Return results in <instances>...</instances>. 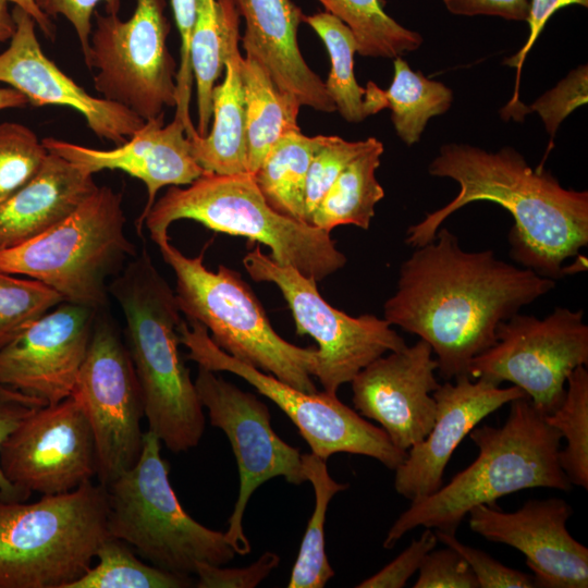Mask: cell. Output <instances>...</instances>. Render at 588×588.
Instances as JSON below:
<instances>
[{
  "label": "cell",
  "instance_id": "30bf717a",
  "mask_svg": "<svg viewBox=\"0 0 588 588\" xmlns=\"http://www.w3.org/2000/svg\"><path fill=\"white\" fill-rule=\"evenodd\" d=\"M166 0H136L132 16L94 13L86 66L95 89L143 120L176 105L177 65L167 46Z\"/></svg>",
  "mask_w": 588,
  "mask_h": 588
},
{
  "label": "cell",
  "instance_id": "d4e9b609",
  "mask_svg": "<svg viewBox=\"0 0 588 588\" xmlns=\"http://www.w3.org/2000/svg\"><path fill=\"white\" fill-rule=\"evenodd\" d=\"M93 175L49 152L37 174L0 204V250L23 244L69 217L98 188Z\"/></svg>",
  "mask_w": 588,
  "mask_h": 588
},
{
  "label": "cell",
  "instance_id": "4fadbf2b",
  "mask_svg": "<svg viewBox=\"0 0 588 588\" xmlns=\"http://www.w3.org/2000/svg\"><path fill=\"white\" fill-rule=\"evenodd\" d=\"M495 343L469 364L468 377L522 389L543 415L564 400L569 373L588 364L584 311L556 307L544 318L513 315L497 328Z\"/></svg>",
  "mask_w": 588,
  "mask_h": 588
},
{
  "label": "cell",
  "instance_id": "816d5d0a",
  "mask_svg": "<svg viewBox=\"0 0 588 588\" xmlns=\"http://www.w3.org/2000/svg\"><path fill=\"white\" fill-rule=\"evenodd\" d=\"M27 105V98L19 90L12 87L0 88V111L7 109L23 108Z\"/></svg>",
  "mask_w": 588,
  "mask_h": 588
},
{
  "label": "cell",
  "instance_id": "e0dca14e",
  "mask_svg": "<svg viewBox=\"0 0 588 588\" xmlns=\"http://www.w3.org/2000/svg\"><path fill=\"white\" fill-rule=\"evenodd\" d=\"M99 311L64 301L46 313L0 350V384L47 404L71 396Z\"/></svg>",
  "mask_w": 588,
  "mask_h": 588
},
{
  "label": "cell",
  "instance_id": "3957f363",
  "mask_svg": "<svg viewBox=\"0 0 588 588\" xmlns=\"http://www.w3.org/2000/svg\"><path fill=\"white\" fill-rule=\"evenodd\" d=\"M109 294L124 319L123 340L140 387L148 430L173 453L197 446L205 415L179 351L181 310L146 248L110 282Z\"/></svg>",
  "mask_w": 588,
  "mask_h": 588
},
{
  "label": "cell",
  "instance_id": "ab89813d",
  "mask_svg": "<svg viewBox=\"0 0 588 588\" xmlns=\"http://www.w3.org/2000/svg\"><path fill=\"white\" fill-rule=\"evenodd\" d=\"M438 541L457 551L470 566L479 588H534L532 575L507 567L474 547L462 543L454 532L434 529Z\"/></svg>",
  "mask_w": 588,
  "mask_h": 588
},
{
  "label": "cell",
  "instance_id": "4dcf8cb0",
  "mask_svg": "<svg viewBox=\"0 0 588 588\" xmlns=\"http://www.w3.org/2000/svg\"><path fill=\"white\" fill-rule=\"evenodd\" d=\"M317 1L351 29L362 57L394 59L417 50L424 41L418 32L390 16L382 0Z\"/></svg>",
  "mask_w": 588,
  "mask_h": 588
},
{
  "label": "cell",
  "instance_id": "6da1fadb",
  "mask_svg": "<svg viewBox=\"0 0 588 588\" xmlns=\"http://www.w3.org/2000/svg\"><path fill=\"white\" fill-rule=\"evenodd\" d=\"M555 284L491 249L467 252L453 232L440 228L401 264L383 318L427 342L448 381L468 376L470 362L495 343L499 323Z\"/></svg>",
  "mask_w": 588,
  "mask_h": 588
},
{
  "label": "cell",
  "instance_id": "ee69618b",
  "mask_svg": "<svg viewBox=\"0 0 588 588\" xmlns=\"http://www.w3.org/2000/svg\"><path fill=\"white\" fill-rule=\"evenodd\" d=\"M280 556L267 551L246 567L226 568L221 565L198 563L196 587L198 588H254L279 565Z\"/></svg>",
  "mask_w": 588,
  "mask_h": 588
},
{
  "label": "cell",
  "instance_id": "681fc988",
  "mask_svg": "<svg viewBox=\"0 0 588 588\" xmlns=\"http://www.w3.org/2000/svg\"><path fill=\"white\" fill-rule=\"evenodd\" d=\"M9 3H13L15 7L24 10L29 14L36 24L39 26L42 34L53 40L56 37V30L50 17H48L41 10L37 7L34 0H5Z\"/></svg>",
  "mask_w": 588,
  "mask_h": 588
},
{
  "label": "cell",
  "instance_id": "d590c367",
  "mask_svg": "<svg viewBox=\"0 0 588 588\" xmlns=\"http://www.w3.org/2000/svg\"><path fill=\"white\" fill-rule=\"evenodd\" d=\"M64 301L38 280L0 271V350Z\"/></svg>",
  "mask_w": 588,
  "mask_h": 588
},
{
  "label": "cell",
  "instance_id": "7c38bea8",
  "mask_svg": "<svg viewBox=\"0 0 588 588\" xmlns=\"http://www.w3.org/2000/svg\"><path fill=\"white\" fill-rule=\"evenodd\" d=\"M256 282L275 284L295 322L296 334L310 335L318 344L316 378L323 391L340 387L378 357L406 346L384 319L365 314L352 317L332 307L319 293L317 281L290 266H281L257 246L242 260Z\"/></svg>",
  "mask_w": 588,
  "mask_h": 588
},
{
  "label": "cell",
  "instance_id": "7bdbcfd3",
  "mask_svg": "<svg viewBox=\"0 0 588 588\" xmlns=\"http://www.w3.org/2000/svg\"><path fill=\"white\" fill-rule=\"evenodd\" d=\"M438 538L434 529L426 528L418 539L400 553L378 573L358 584L357 588H402L419 569L425 556L436 548Z\"/></svg>",
  "mask_w": 588,
  "mask_h": 588
},
{
  "label": "cell",
  "instance_id": "83f0119b",
  "mask_svg": "<svg viewBox=\"0 0 588 588\" xmlns=\"http://www.w3.org/2000/svg\"><path fill=\"white\" fill-rule=\"evenodd\" d=\"M383 151V144L375 137L372 144L341 171L314 210L309 224L329 233L340 225L368 230L376 205L384 197V189L376 177Z\"/></svg>",
  "mask_w": 588,
  "mask_h": 588
},
{
  "label": "cell",
  "instance_id": "8992f818",
  "mask_svg": "<svg viewBox=\"0 0 588 588\" xmlns=\"http://www.w3.org/2000/svg\"><path fill=\"white\" fill-rule=\"evenodd\" d=\"M175 275V297L186 320L203 324L213 343L232 357L304 392H317L319 356L280 336L249 284L223 265L217 272L204 265V252L185 256L169 235L155 242Z\"/></svg>",
  "mask_w": 588,
  "mask_h": 588
},
{
  "label": "cell",
  "instance_id": "f5cc1de1",
  "mask_svg": "<svg viewBox=\"0 0 588 588\" xmlns=\"http://www.w3.org/2000/svg\"><path fill=\"white\" fill-rule=\"evenodd\" d=\"M0 501H8V500L5 499V497H4V494H3V491H2V489H1V487H0ZM8 502H9V501H8Z\"/></svg>",
  "mask_w": 588,
  "mask_h": 588
},
{
  "label": "cell",
  "instance_id": "d6986e66",
  "mask_svg": "<svg viewBox=\"0 0 588 588\" xmlns=\"http://www.w3.org/2000/svg\"><path fill=\"white\" fill-rule=\"evenodd\" d=\"M572 514L566 501L551 498L529 500L515 512L481 504L467 515L474 532L525 555L536 587L587 588L588 548L566 528Z\"/></svg>",
  "mask_w": 588,
  "mask_h": 588
},
{
  "label": "cell",
  "instance_id": "f546056e",
  "mask_svg": "<svg viewBox=\"0 0 588 588\" xmlns=\"http://www.w3.org/2000/svg\"><path fill=\"white\" fill-rule=\"evenodd\" d=\"M303 471L313 485L315 507L302 539L287 588H322L334 576L324 552V522L333 495L347 485L335 481L329 474L326 460L314 453L301 455Z\"/></svg>",
  "mask_w": 588,
  "mask_h": 588
},
{
  "label": "cell",
  "instance_id": "f907efd6",
  "mask_svg": "<svg viewBox=\"0 0 588 588\" xmlns=\"http://www.w3.org/2000/svg\"><path fill=\"white\" fill-rule=\"evenodd\" d=\"M16 29L12 12L9 10V2L0 0V42L12 38Z\"/></svg>",
  "mask_w": 588,
  "mask_h": 588
},
{
  "label": "cell",
  "instance_id": "5b68a950",
  "mask_svg": "<svg viewBox=\"0 0 588 588\" xmlns=\"http://www.w3.org/2000/svg\"><path fill=\"white\" fill-rule=\"evenodd\" d=\"M182 219L209 230L264 244L270 258L321 281L342 269L347 259L329 232L274 210L249 173L221 175L204 172L186 187L170 186L155 201L144 228L156 242Z\"/></svg>",
  "mask_w": 588,
  "mask_h": 588
},
{
  "label": "cell",
  "instance_id": "277c9868",
  "mask_svg": "<svg viewBox=\"0 0 588 588\" xmlns=\"http://www.w3.org/2000/svg\"><path fill=\"white\" fill-rule=\"evenodd\" d=\"M501 427H475L469 438L478 455L432 494L411 502L389 529L384 549H392L408 531L432 528L456 531L477 505L495 502L516 491L551 488L569 491L572 483L559 462L561 434L527 396L513 400Z\"/></svg>",
  "mask_w": 588,
  "mask_h": 588
},
{
  "label": "cell",
  "instance_id": "603a6c76",
  "mask_svg": "<svg viewBox=\"0 0 588 588\" xmlns=\"http://www.w3.org/2000/svg\"><path fill=\"white\" fill-rule=\"evenodd\" d=\"M245 32L240 38L245 56L255 59L283 93L302 106L335 111L324 82L305 61L297 42L304 13L292 0H233Z\"/></svg>",
  "mask_w": 588,
  "mask_h": 588
},
{
  "label": "cell",
  "instance_id": "f6af8a7d",
  "mask_svg": "<svg viewBox=\"0 0 588 588\" xmlns=\"http://www.w3.org/2000/svg\"><path fill=\"white\" fill-rule=\"evenodd\" d=\"M174 21L180 33V64L176 73V105L175 117L188 121L191 119L189 103L193 86L191 64V34L195 19L196 0H171Z\"/></svg>",
  "mask_w": 588,
  "mask_h": 588
},
{
  "label": "cell",
  "instance_id": "bcb514c9",
  "mask_svg": "<svg viewBox=\"0 0 588 588\" xmlns=\"http://www.w3.org/2000/svg\"><path fill=\"white\" fill-rule=\"evenodd\" d=\"M569 5H579L587 8L588 0H529V12L526 21L529 30L527 39L515 54L504 60V64L517 70V78L513 98L504 108H502V114L511 115L516 112L523 105L522 102H519L518 83L520 70L526 60V57L534 47L535 42L537 41L538 37L542 33L546 24L552 17V15L559 10Z\"/></svg>",
  "mask_w": 588,
  "mask_h": 588
},
{
  "label": "cell",
  "instance_id": "4316f807",
  "mask_svg": "<svg viewBox=\"0 0 588 588\" xmlns=\"http://www.w3.org/2000/svg\"><path fill=\"white\" fill-rule=\"evenodd\" d=\"M245 98L247 167L253 175L272 145L284 134L301 130L297 117L302 105L280 90L252 57L241 60Z\"/></svg>",
  "mask_w": 588,
  "mask_h": 588
},
{
  "label": "cell",
  "instance_id": "d6a6232c",
  "mask_svg": "<svg viewBox=\"0 0 588 588\" xmlns=\"http://www.w3.org/2000/svg\"><path fill=\"white\" fill-rule=\"evenodd\" d=\"M97 564L69 588H184L189 575L171 573L140 561L124 541L109 535L97 549Z\"/></svg>",
  "mask_w": 588,
  "mask_h": 588
},
{
  "label": "cell",
  "instance_id": "7dc6e473",
  "mask_svg": "<svg viewBox=\"0 0 588 588\" xmlns=\"http://www.w3.org/2000/svg\"><path fill=\"white\" fill-rule=\"evenodd\" d=\"M48 17L64 16L73 26L83 52L88 57L89 39L93 30L91 16L96 7L105 3L107 14H119L121 0H34Z\"/></svg>",
  "mask_w": 588,
  "mask_h": 588
},
{
  "label": "cell",
  "instance_id": "484cf974",
  "mask_svg": "<svg viewBox=\"0 0 588 588\" xmlns=\"http://www.w3.org/2000/svg\"><path fill=\"white\" fill-rule=\"evenodd\" d=\"M394 75L388 89L373 82L366 87V97L378 113L388 108L396 135L407 146L420 140L429 120L445 113L453 103V91L439 81L414 71L401 57L393 60Z\"/></svg>",
  "mask_w": 588,
  "mask_h": 588
},
{
  "label": "cell",
  "instance_id": "8fae6325",
  "mask_svg": "<svg viewBox=\"0 0 588 588\" xmlns=\"http://www.w3.org/2000/svg\"><path fill=\"white\" fill-rule=\"evenodd\" d=\"M179 340L188 350L187 359L215 372L234 373L275 403L296 426L311 453L327 461L336 453L359 454L376 458L391 470L405 460L407 452L395 448L381 428L342 403L336 394L301 391L232 357L213 343L197 321L183 319Z\"/></svg>",
  "mask_w": 588,
  "mask_h": 588
},
{
  "label": "cell",
  "instance_id": "ba28073f",
  "mask_svg": "<svg viewBox=\"0 0 588 588\" xmlns=\"http://www.w3.org/2000/svg\"><path fill=\"white\" fill-rule=\"evenodd\" d=\"M125 222L122 195L98 186L57 225L0 250V271L38 280L66 302L106 309L109 279L137 255Z\"/></svg>",
  "mask_w": 588,
  "mask_h": 588
},
{
  "label": "cell",
  "instance_id": "c3c4849f",
  "mask_svg": "<svg viewBox=\"0 0 588 588\" xmlns=\"http://www.w3.org/2000/svg\"><path fill=\"white\" fill-rule=\"evenodd\" d=\"M445 9L461 16H498L507 21L526 22L529 0H442Z\"/></svg>",
  "mask_w": 588,
  "mask_h": 588
},
{
  "label": "cell",
  "instance_id": "9c48e42d",
  "mask_svg": "<svg viewBox=\"0 0 588 588\" xmlns=\"http://www.w3.org/2000/svg\"><path fill=\"white\" fill-rule=\"evenodd\" d=\"M161 441L147 430L135 465L106 487L109 534L161 569L195 574L198 563L224 565L235 558L224 532L184 511L170 483Z\"/></svg>",
  "mask_w": 588,
  "mask_h": 588
},
{
  "label": "cell",
  "instance_id": "e575fe53",
  "mask_svg": "<svg viewBox=\"0 0 588 588\" xmlns=\"http://www.w3.org/2000/svg\"><path fill=\"white\" fill-rule=\"evenodd\" d=\"M561 405L544 415L546 421L566 440L559 451V462L572 485L588 488V371L574 369L566 381Z\"/></svg>",
  "mask_w": 588,
  "mask_h": 588
},
{
  "label": "cell",
  "instance_id": "60d3db41",
  "mask_svg": "<svg viewBox=\"0 0 588 588\" xmlns=\"http://www.w3.org/2000/svg\"><path fill=\"white\" fill-rule=\"evenodd\" d=\"M414 588H478L465 559L454 549L431 550L424 559Z\"/></svg>",
  "mask_w": 588,
  "mask_h": 588
},
{
  "label": "cell",
  "instance_id": "ffe728a7",
  "mask_svg": "<svg viewBox=\"0 0 588 588\" xmlns=\"http://www.w3.org/2000/svg\"><path fill=\"white\" fill-rule=\"evenodd\" d=\"M16 29L9 47L0 53V82L22 93L28 103L64 106L78 111L93 133L117 146L139 130L145 120L126 107L95 97L75 83L42 51L36 22L24 10L13 8Z\"/></svg>",
  "mask_w": 588,
  "mask_h": 588
},
{
  "label": "cell",
  "instance_id": "f35d334b",
  "mask_svg": "<svg viewBox=\"0 0 588 588\" xmlns=\"http://www.w3.org/2000/svg\"><path fill=\"white\" fill-rule=\"evenodd\" d=\"M587 101L588 66L580 64L530 106H524L522 117L529 112L538 113L552 143L561 123Z\"/></svg>",
  "mask_w": 588,
  "mask_h": 588
},
{
  "label": "cell",
  "instance_id": "836d02e7",
  "mask_svg": "<svg viewBox=\"0 0 588 588\" xmlns=\"http://www.w3.org/2000/svg\"><path fill=\"white\" fill-rule=\"evenodd\" d=\"M191 64L196 84L199 136L209 132L212 90L223 69L222 17L218 0H196L189 44Z\"/></svg>",
  "mask_w": 588,
  "mask_h": 588
},
{
  "label": "cell",
  "instance_id": "2e32d148",
  "mask_svg": "<svg viewBox=\"0 0 588 588\" xmlns=\"http://www.w3.org/2000/svg\"><path fill=\"white\" fill-rule=\"evenodd\" d=\"M0 467L17 490L52 495L91 481L98 473L94 433L73 395L40 407L0 449Z\"/></svg>",
  "mask_w": 588,
  "mask_h": 588
},
{
  "label": "cell",
  "instance_id": "9a60e30c",
  "mask_svg": "<svg viewBox=\"0 0 588 588\" xmlns=\"http://www.w3.org/2000/svg\"><path fill=\"white\" fill-rule=\"evenodd\" d=\"M194 383L210 424L225 433L236 458L240 489L224 537L235 553L245 555L252 550L243 529L250 497L274 477L293 485L307 481L302 454L273 431L270 412L255 394L199 366Z\"/></svg>",
  "mask_w": 588,
  "mask_h": 588
},
{
  "label": "cell",
  "instance_id": "b9f144b4",
  "mask_svg": "<svg viewBox=\"0 0 588 588\" xmlns=\"http://www.w3.org/2000/svg\"><path fill=\"white\" fill-rule=\"evenodd\" d=\"M48 405L45 401L8 385L0 384V449L8 438L33 413ZM0 487L9 502H25L28 495L15 489L0 467Z\"/></svg>",
  "mask_w": 588,
  "mask_h": 588
},
{
  "label": "cell",
  "instance_id": "52a82bcc",
  "mask_svg": "<svg viewBox=\"0 0 588 588\" xmlns=\"http://www.w3.org/2000/svg\"><path fill=\"white\" fill-rule=\"evenodd\" d=\"M109 535L100 483L33 503L0 501V588H69Z\"/></svg>",
  "mask_w": 588,
  "mask_h": 588
},
{
  "label": "cell",
  "instance_id": "8d00e7d4",
  "mask_svg": "<svg viewBox=\"0 0 588 588\" xmlns=\"http://www.w3.org/2000/svg\"><path fill=\"white\" fill-rule=\"evenodd\" d=\"M48 154L42 140L26 125L0 123V204L37 174Z\"/></svg>",
  "mask_w": 588,
  "mask_h": 588
},
{
  "label": "cell",
  "instance_id": "7402d4cb",
  "mask_svg": "<svg viewBox=\"0 0 588 588\" xmlns=\"http://www.w3.org/2000/svg\"><path fill=\"white\" fill-rule=\"evenodd\" d=\"M41 140L49 152L69 160L87 173L120 170L140 180L147 188V201L136 221L138 235L143 234L145 218L159 189L188 185L204 173L192 155L185 126L177 119L164 124V114L146 120L131 138L109 150L54 137Z\"/></svg>",
  "mask_w": 588,
  "mask_h": 588
},
{
  "label": "cell",
  "instance_id": "7a4b0ae2",
  "mask_svg": "<svg viewBox=\"0 0 588 588\" xmlns=\"http://www.w3.org/2000/svg\"><path fill=\"white\" fill-rule=\"evenodd\" d=\"M428 173L455 181L460 191L445 206L408 226L405 243L412 247L433 241L456 210L483 200L511 213L510 255L541 277L555 281L567 274L569 267L564 262L588 245V192L563 187L550 171L531 168L511 146L489 151L468 144H444Z\"/></svg>",
  "mask_w": 588,
  "mask_h": 588
},
{
  "label": "cell",
  "instance_id": "5bb4252c",
  "mask_svg": "<svg viewBox=\"0 0 588 588\" xmlns=\"http://www.w3.org/2000/svg\"><path fill=\"white\" fill-rule=\"evenodd\" d=\"M72 395L89 420L97 449V477L107 487L140 455L144 403L124 340L106 309L97 315Z\"/></svg>",
  "mask_w": 588,
  "mask_h": 588
},
{
  "label": "cell",
  "instance_id": "1f68e13d",
  "mask_svg": "<svg viewBox=\"0 0 588 588\" xmlns=\"http://www.w3.org/2000/svg\"><path fill=\"white\" fill-rule=\"evenodd\" d=\"M303 22L319 36L329 54L331 68L324 86L335 111L347 122L364 121L368 118L364 101L366 89L355 77L357 44L351 29L326 11L304 15Z\"/></svg>",
  "mask_w": 588,
  "mask_h": 588
},
{
  "label": "cell",
  "instance_id": "f1b7e54d",
  "mask_svg": "<svg viewBox=\"0 0 588 588\" xmlns=\"http://www.w3.org/2000/svg\"><path fill=\"white\" fill-rule=\"evenodd\" d=\"M323 138L306 136L301 130L282 135L253 174L267 203L281 215L305 222L307 173Z\"/></svg>",
  "mask_w": 588,
  "mask_h": 588
},
{
  "label": "cell",
  "instance_id": "cb8c5ba5",
  "mask_svg": "<svg viewBox=\"0 0 588 588\" xmlns=\"http://www.w3.org/2000/svg\"><path fill=\"white\" fill-rule=\"evenodd\" d=\"M222 17L224 79L212 90V117L205 136L188 137L191 151L204 172L221 175L249 173L245 98L238 50L240 14L233 0H218ZM250 174V173H249Z\"/></svg>",
  "mask_w": 588,
  "mask_h": 588
},
{
  "label": "cell",
  "instance_id": "ac0fdd59",
  "mask_svg": "<svg viewBox=\"0 0 588 588\" xmlns=\"http://www.w3.org/2000/svg\"><path fill=\"white\" fill-rule=\"evenodd\" d=\"M432 354L431 346L419 339L378 357L351 381L352 401L359 415L377 421L403 452L421 442L434 422L432 392L440 384Z\"/></svg>",
  "mask_w": 588,
  "mask_h": 588
},
{
  "label": "cell",
  "instance_id": "44dd1931",
  "mask_svg": "<svg viewBox=\"0 0 588 588\" xmlns=\"http://www.w3.org/2000/svg\"><path fill=\"white\" fill-rule=\"evenodd\" d=\"M454 380V383L448 380L432 392L437 404L434 422L427 437L407 451L395 469V491L411 502L441 488L455 449L483 418L504 404L527 396L516 385L500 388L466 375Z\"/></svg>",
  "mask_w": 588,
  "mask_h": 588
},
{
  "label": "cell",
  "instance_id": "74e56055",
  "mask_svg": "<svg viewBox=\"0 0 588 588\" xmlns=\"http://www.w3.org/2000/svg\"><path fill=\"white\" fill-rule=\"evenodd\" d=\"M375 137L364 140H346L340 136L329 135L315 152L307 173L305 189V222L310 217L336 180L341 171L359 154L366 150Z\"/></svg>",
  "mask_w": 588,
  "mask_h": 588
}]
</instances>
